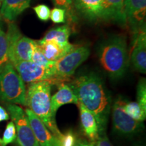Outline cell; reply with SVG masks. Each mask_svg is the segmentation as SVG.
Masks as SVG:
<instances>
[{
	"label": "cell",
	"mask_w": 146,
	"mask_h": 146,
	"mask_svg": "<svg viewBox=\"0 0 146 146\" xmlns=\"http://www.w3.org/2000/svg\"><path fill=\"white\" fill-rule=\"evenodd\" d=\"M69 86L81 104L93 113L99 126L100 134L106 127L110 104L101 78L95 73H89L73 80Z\"/></svg>",
	"instance_id": "cell-1"
},
{
	"label": "cell",
	"mask_w": 146,
	"mask_h": 146,
	"mask_svg": "<svg viewBox=\"0 0 146 146\" xmlns=\"http://www.w3.org/2000/svg\"><path fill=\"white\" fill-rule=\"evenodd\" d=\"M98 58L102 67L112 79L122 78L129 66L127 39L123 35L108 38L101 45Z\"/></svg>",
	"instance_id": "cell-2"
},
{
	"label": "cell",
	"mask_w": 146,
	"mask_h": 146,
	"mask_svg": "<svg viewBox=\"0 0 146 146\" xmlns=\"http://www.w3.org/2000/svg\"><path fill=\"white\" fill-rule=\"evenodd\" d=\"M52 83L43 81L30 83L27 90V106L29 110L58 138L62 133L57 127L51 106Z\"/></svg>",
	"instance_id": "cell-3"
},
{
	"label": "cell",
	"mask_w": 146,
	"mask_h": 146,
	"mask_svg": "<svg viewBox=\"0 0 146 146\" xmlns=\"http://www.w3.org/2000/svg\"><path fill=\"white\" fill-rule=\"evenodd\" d=\"M0 102L27 106L25 83L10 62L0 68Z\"/></svg>",
	"instance_id": "cell-4"
},
{
	"label": "cell",
	"mask_w": 146,
	"mask_h": 146,
	"mask_svg": "<svg viewBox=\"0 0 146 146\" xmlns=\"http://www.w3.org/2000/svg\"><path fill=\"white\" fill-rule=\"evenodd\" d=\"M89 55L90 49L88 47L78 46L55 62L52 71L57 83L72 76L78 67L87 60Z\"/></svg>",
	"instance_id": "cell-5"
},
{
	"label": "cell",
	"mask_w": 146,
	"mask_h": 146,
	"mask_svg": "<svg viewBox=\"0 0 146 146\" xmlns=\"http://www.w3.org/2000/svg\"><path fill=\"white\" fill-rule=\"evenodd\" d=\"M8 57L11 63L31 60L35 41L23 36L15 24L10 23L6 33Z\"/></svg>",
	"instance_id": "cell-6"
},
{
	"label": "cell",
	"mask_w": 146,
	"mask_h": 146,
	"mask_svg": "<svg viewBox=\"0 0 146 146\" xmlns=\"http://www.w3.org/2000/svg\"><path fill=\"white\" fill-rule=\"evenodd\" d=\"M9 116L16 127L18 146H40L36 141L25 111L16 104H7Z\"/></svg>",
	"instance_id": "cell-7"
},
{
	"label": "cell",
	"mask_w": 146,
	"mask_h": 146,
	"mask_svg": "<svg viewBox=\"0 0 146 146\" xmlns=\"http://www.w3.org/2000/svg\"><path fill=\"white\" fill-rule=\"evenodd\" d=\"M125 100L118 98L112 106V117L113 129L115 132L122 135H132L143 127L141 122L137 121L128 116L123 110Z\"/></svg>",
	"instance_id": "cell-8"
},
{
	"label": "cell",
	"mask_w": 146,
	"mask_h": 146,
	"mask_svg": "<svg viewBox=\"0 0 146 146\" xmlns=\"http://www.w3.org/2000/svg\"><path fill=\"white\" fill-rule=\"evenodd\" d=\"M17 71L24 83H33L36 82L48 81L52 84L56 83L52 70L36 64L33 62L18 61L12 64Z\"/></svg>",
	"instance_id": "cell-9"
},
{
	"label": "cell",
	"mask_w": 146,
	"mask_h": 146,
	"mask_svg": "<svg viewBox=\"0 0 146 146\" xmlns=\"http://www.w3.org/2000/svg\"><path fill=\"white\" fill-rule=\"evenodd\" d=\"M124 9L127 23L139 31V27L145 25L146 0H125Z\"/></svg>",
	"instance_id": "cell-10"
},
{
	"label": "cell",
	"mask_w": 146,
	"mask_h": 146,
	"mask_svg": "<svg viewBox=\"0 0 146 146\" xmlns=\"http://www.w3.org/2000/svg\"><path fill=\"white\" fill-rule=\"evenodd\" d=\"M35 136L40 146H60L58 139L54 135L29 108L25 110Z\"/></svg>",
	"instance_id": "cell-11"
},
{
	"label": "cell",
	"mask_w": 146,
	"mask_h": 146,
	"mask_svg": "<svg viewBox=\"0 0 146 146\" xmlns=\"http://www.w3.org/2000/svg\"><path fill=\"white\" fill-rule=\"evenodd\" d=\"M133 66L139 72H146V33L145 28L138 32L131 58Z\"/></svg>",
	"instance_id": "cell-12"
},
{
	"label": "cell",
	"mask_w": 146,
	"mask_h": 146,
	"mask_svg": "<svg viewBox=\"0 0 146 146\" xmlns=\"http://www.w3.org/2000/svg\"><path fill=\"white\" fill-rule=\"evenodd\" d=\"M74 104H78L77 98L68 84L63 82L58 83V91L51 98V106L53 116H56L58 110L62 106Z\"/></svg>",
	"instance_id": "cell-13"
},
{
	"label": "cell",
	"mask_w": 146,
	"mask_h": 146,
	"mask_svg": "<svg viewBox=\"0 0 146 146\" xmlns=\"http://www.w3.org/2000/svg\"><path fill=\"white\" fill-rule=\"evenodd\" d=\"M78 106L79 107L81 127L84 134L89 140L95 143L100 137L99 126L96 118L93 113L81 104H78Z\"/></svg>",
	"instance_id": "cell-14"
},
{
	"label": "cell",
	"mask_w": 146,
	"mask_h": 146,
	"mask_svg": "<svg viewBox=\"0 0 146 146\" xmlns=\"http://www.w3.org/2000/svg\"><path fill=\"white\" fill-rule=\"evenodd\" d=\"M73 3L76 10L88 19H102L104 0H73Z\"/></svg>",
	"instance_id": "cell-15"
},
{
	"label": "cell",
	"mask_w": 146,
	"mask_h": 146,
	"mask_svg": "<svg viewBox=\"0 0 146 146\" xmlns=\"http://www.w3.org/2000/svg\"><path fill=\"white\" fill-rule=\"evenodd\" d=\"M45 58L50 61L56 62L75 47L74 45L68 43L60 44L55 40L37 41Z\"/></svg>",
	"instance_id": "cell-16"
},
{
	"label": "cell",
	"mask_w": 146,
	"mask_h": 146,
	"mask_svg": "<svg viewBox=\"0 0 146 146\" xmlns=\"http://www.w3.org/2000/svg\"><path fill=\"white\" fill-rule=\"evenodd\" d=\"M31 1V0H2L0 14L5 20L12 23L29 8Z\"/></svg>",
	"instance_id": "cell-17"
},
{
	"label": "cell",
	"mask_w": 146,
	"mask_h": 146,
	"mask_svg": "<svg viewBox=\"0 0 146 146\" xmlns=\"http://www.w3.org/2000/svg\"><path fill=\"white\" fill-rule=\"evenodd\" d=\"M124 4L125 0H104L102 20L114 21L122 25H126Z\"/></svg>",
	"instance_id": "cell-18"
},
{
	"label": "cell",
	"mask_w": 146,
	"mask_h": 146,
	"mask_svg": "<svg viewBox=\"0 0 146 146\" xmlns=\"http://www.w3.org/2000/svg\"><path fill=\"white\" fill-rule=\"evenodd\" d=\"M71 30L68 25H64L51 29L50 31L43 38V41L55 40L60 44H67L69 43L68 39L70 35Z\"/></svg>",
	"instance_id": "cell-19"
},
{
	"label": "cell",
	"mask_w": 146,
	"mask_h": 146,
	"mask_svg": "<svg viewBox=\"0 0 146 146\" xmlns=\"http://www.w3.org/2000/svg\"><path fill=\"white\" fill-rule=\"evenodd\" d=\"M123 110L128 116L139 122L145 120L146 111L143 110L136 102H126L123 104Z\"/></svg>",
	"instance_id": "cell-20"
},
{
	"label": "cell",
	"mask_w": 146,
	"mask_h": 146,
	"mask_svg": "<svg viewBox=\"0 0 146 146\" xmlns=\"http://www.w3.org/2000/svg\"><path fill=\"white\" fill-rule=\"evenodd\" d=\"M31 61L36 64L41 66L42 67H44L45 68L50 69V70H52L55 63V62L50 61V60H48L45 58L37 41H35Z\"/></svg>",
	"instance_id": "cell-21"
},
{
	"label": "cell",
	"mask_w": 146,
	"mask_h": 146,
	"mask_svg": "<svg viewBox=\"0 0 146 146\" xmlns=\"http://www.w3.org/2000/svg\"><path fill=\"white\" fill-rule=\"evenodd\" d=\"M8 42L6 33L0 28V68L9 62Z\"/></svg>",
	"instance_id": "cell-22"
},
{
	"label": "cell",
	"mask_w": 146,
	"mask_h": 146,
	"mask_svg": "<svg viewBox=\"0 0 146 146\" xmlns=\"http://www.w3.org/2000/svg\"><path fill=\"white\" fill-rule=\"evenodd\" d=\"M16 139V127L12 121L9 122L5 127L3 133V138L1 139V146H6L12 142H14Z\"/></svg>",
	"instance_id": "cell-23"
},
{
	"label": "cell",
	"mask_w": 146,
	"mask_h": 146,
	"mask_svg": "<svg viewBox=\"0 0 146 146\" xmlns=\"http://www.w3.org/2000/svg\"><path fill=\"white\" fill-rule=\"evenodd\" d=\"M137 103L143 110L146 111V82L145 78H141L137 85Z\"/></svg>",
	"instance_id": "cell-24"
},
{
	"label": "cell",
	"mask_w": 146,
	"mask_h": 146,
	"mask_svg": "<svg viewBox=\"0 0 146 146\" xmlns=\"http://www.w3.org/2000/svg\"><path fill=\"white\" fill-rule=\"evenodd\" d=\"M52 1L56 7L64 9L69 18L74 20L75 16L74 13V6L73 0H52Z\"/></svg>",
	"instance_id": "cell-25"
},
{
	"label": "cell",
	"mask_w": 146,
	"mask_h": 146,
	"mask_svg": "<svg viewBox=\"0 0 146 146\" xmlns=\"http://www.w3.org/2000/svg\"><path fill=\"white\" fill-rule=\"evenodd\" d=\"M58 139L60 146H74L76 141V137L71 131L62 133L61 136Z\"/></svg>",
	"instance_id": "cell-26"
},
{
	"label": "cell",
	"mask_w": 146,
	"mask_h": 146,
	"mask_svg": "<svg viewBox=\"0 0 146 146\" xmlns=\"http://www.w3.org/2000/svg\"><path fill=\"white\" fill-rule=\"evenodd\" d=\"M33 10L37 17L42 21L46 22L50 19L51 10L48 6L44 4H39L34 7Z\"/></svg>",
	"instance_id": "cell-27"
},
{
	"label": "cell",
	"mask_w": 146,
	"mask_h": 146,
	"mask_svg": "<svg viewBox=\"0 0 146 146\" xmlns=\"http://www.w3.org/2000/svg\"><path fill=\"white\" fill-rule=\"evenodd\" d=\"M66 16V13L64 9L56 7L51 11L50 18L54 23L60 24L64 23Z\"/></svg>",
	"instance_id": "cell-28"
},
{
	"label": "cell",
	"mask_w": 146,
	"mask_h": 146,
	"mask_svg": "<svg viewBox=\"0 0 146 146\" xmlns=\"http://www.w3.org/2000/svg\"><path fill=\"white\" fill-rule=\"evenodd\" d=\"M96 146H112L108 138L104 135L103 137H100L97 141L95 142Z\"/></svg>",
	"instance_id": "cell-29"
},
{
	"label": "cell",
	"mask_w": 146,
	"mask_h": 146,
	"mask_svg": "<svg viewBox=\"0 0 146 146\" xmlns=\"http://www.w3.org/2000/svg\"><path fill=\"white\" fill-rule=\"evenodd\" d=\"M9 119H10V116H9L8 112L2 106H0V123L8 120Z\"/></svg>",
	"instance_id": "cell-30"
},
{
	"label": "cell",
	"mask_w": 146,
	"mask_h": 146,
	"mask_svg": "<svg viewBox=\"0 0 146 146\" xmlns=\"http://www.w3.org/2000/svg\"><path fill=\"white\" fill-rule=\"evenodd\" d=\"M74 146H96L95 145V143L93 142H87L85 141H76L75 145Z\"/></svg>",
	"instance_id": "cell-31"
},
{
	"label": "cell",
	"mask_w": 146,
	"mask_h": 146,
	"mask_svg": "<svg viewBox=\"0 0 146 146\" xmlns=\"http://www.w3.org/2000/svg\"><path fill=\"white\" fill-rule=\"evenodd\" d=\"M1 139H0V146H1Z\"/></svg>",
	"instance_id": "cell-32"
},
{
	"label": "cell",
	"mask_w": 146,
	"mask_h": 146,
	"mask_svg": "<svg viewBox=\"0 0 146 146\" xmlns=\"http://www.w3.org/2000/svg\"><path fill=\"white\" fill-rule=\"evenodd\" d=\"M1 19H2V17H1V14H0V20H1Z\"/></svg>",
	"instance_id": "cell-33"
},
{
	"label": "cell",
	"mask_w": 146,
	"mask_h": 146,
	"mask_svg": "<svg viewBox=\"0 0 146 146\" xmlns=\"http://www.w3.org/2000/svg\"><path fill=\"white\" fill-rule=\"evenodd\" d=\"M1 1H2V0H0V6H1Z\"/></svg>",
	"instance_id": "cell-34"
}]
</instances>
